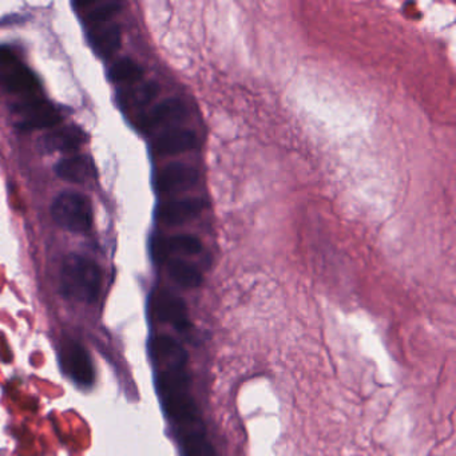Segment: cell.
Segmentation results:
<instances>
[{
  "label": "cell",
  "instance_id": "1",
  "mask_svg": "<svg viewBox=\"0 0 456 456\" xmlns=\"http://www.w3.org/2000/svg\"><path fill=\"white\" fill-rule=\"evenodd\" d=\"M151 354L162 370L157 375V391L170 423L175 427L183 456H216L199 405L191 392L188 352L175 338L157 336Z\"/></svg>",
  "mask_w": 456,
  "mask_h": 456
},
{
  "label": "cell",
  "instance_id": "2",
  "mask_svg": "<svg viewBox=\"0 0 456 456\" xmlns=\"http://www.w3.org/2000/svg\"><path fill=\"white\" fill-rule=\"evenodd\" d=\"M102 269L92 258L69 255L61 269V293L63 297L82 303H94L102 288Z\"/></svg>",
  "mask_w": 456,
  "mask_h": 456
},
{
  "label": "cell",
  "instance_id": "3",
  "mask_svg": "<svg viewBox=\"0 0 456 456\" xmlns=\"http://www.w3.org/2000/svg\"><path fill=\"white\" fill-rule=\"evenodd\" d=\"M52 216L61 228L73 233H85L93 225V208L84 194H60L52 205Z\"/></svg>",
  "mask_w": 456,
  "mask_h": 456
},
{
  "label": "cell",
  "instance_id": "4",
  "mask_svg": "<svg viewBox=\"0 0 456 456\" xmlns=\"http://www.w3.org/2000/svg\"><path fill=\"white\" fill-rule=\"evenodd\" d=\"M12 113L17 116L15 127L28 132L34 129H50L62 122L60 111L41 98L26 97L25 101L12 106Z\"/></svg>",
  "mask_w": 456,
  "mask_h": 456
},
{
  "label": "cell",
  "instance_id": "5",
  "mask_svg": "<svg viewBox=\"0 0 456 456\" xmlns=\"http://www.w3.org/2000/svg\"><path fill=\"white\" fill-rule=\"evenodd\" d=\"M200 173L191 165L172 162L162 167L154 178V188L159 193L188 191L199 183Z\"/></svg>",
  "mask_w": 456,
  "mask_h": 456
},
{
  "label": "cell",
  "instance_id": "6",
  "mask_svg": "<svg viewBox=\"0 0 456 456\" xmlns=\"http://www.w3.org/2000/svg\"><path fill=\"white\" fill-rule=\"evenodd\" d=\"M61 360L68 375L79 386H92L94 381V367L89 354L81 344L73 340L65 341L61 349Z\"/></svg>",
  "mask_w": 456,
  "mask_h": 456
},
{
  "label": "cell",
  "instance_id": "7",
  "mask_svg": "<svg viewBox=\"0 0 456 456\" xmlns=\"http://www.w3.org/2000/svg\"><path fill=\"white\" fill-rule=\"evenodd\" d=\"M208 208V201L200 197L164 202L156 210V218L167 226H178L199 217Z\"/></svg>",
  "mask_w": 456,
  "mask_h": 456
},
{
  "label": "cell",
  "instance_id": "8",
  "mask_svg": "<svg viewBox=\"0 0 456 456\" xmlns=\"http://www.w3.org/2000/svg\"><path fill=\"white\" fill-rule=\"evenodd\" d=\"M151 257L157 264H165L172 253L194 256L202 252V242L193 234H175V236H154L151 242Z\"/></svg>",
  "mask_w": 456,
  "mask_h": 456
},
{
  "label": "cell",
  "instance_id": "9",
  "mask_svg": "<svg viewBox=\"0 0 456 456\" xmlns=\"http://www.w3.org/2000/svg\"><path fill=\"white\" fill-rule=\"evenodd\" d=\"M153 311L159 322H167L175 330H188L191 328L185 301L169 290H161L154 296Z\"/></svg>",
  "mask_w": 456,
  "mask_h": 456
},
{
  "label": "cell",
  "instance_id": "10",
  "mask_svg": "<svg viewBox=\"0 0 456 456\" xmlns=\"http://www.w3.org/2000/svg\"><path fill=\"white\" fill-rule=\"evenodd\" d=\"M188 117V109L185 103L178 98H167L159 105L154 106L148 113L140 117L141 130H153L156 127L167 126V125L180 124Z\"/></svg>",
  "mask_w": 456,
  "mask_h": 456
},
{
  "label": "cell",
  "instance_id": "11",
  "mask_svg": "<svg viewBox=\"0 0 456 456\" xmlns=\"http://www.w3.org/2000/svg\"><path fill=\"white\" fill-rule=\"evenodd\" d=\"M86 142V134L81 127L66 126L52 130L39 138L37 148L42 153H55V151H77Z\"/></svg>",
  "mask_w": 456,
  "mask_h": 456
},
{
  "label": "cell",
  "instance_id": "12",
  "mask_svg": "<svg viewBox=\"0 0 456 456\" xmlns=\"http://www.w3.org/2000/svg\"><path fill=\"white\" fill-rule=\"evenodd\" d=\"M154 153L157 156H177V154L188 153L197 148L196 133L189 129L165 130L154 140Z\"/></svg>",
  "mask_w": 456,
  "mask_h": 456
},
{
  "label": "cell",
  "instance_id": "13",
  "mask_svg": "<svg viewBox=\"0 0 456 456\" xmlns=\"http://www.w3.org/2000/svg\"><path fill=\"white\" fill-rule=\"evenodd\" d=\"M0 86L12 94L30 95L39 89V81L30 69L18 62L0 68Z\"/></svg>",
  "mask_w": 456,
  "mask_h": 456
},
{
  "label": "cell",
  "instance_id": "14",
  "mask_svg": "<svg viewBox=\"0 0 456 456\" xmlns=\"http://www.w3.org/2000/svg\"><path fill=\"white\" fill-rule=\"evenodd\" d=\"M55 173L61 180L73 183H87L97 175L94 162L87 156H77L62 159L55 167Z\"/></svg>",
  "mask_w": 456,
  "mask_h": 456
},
{
  "label": "cell",
  "instance_id": "15",
  "mask_svg": "<svg viewBox=\"0 0 456 456\" xmlns=\"http://www.w3.org/2000/svg\"><path fill=\"white\" fill-rule=\"evenodd\" d=\"M89 42L98 57H110L121 49V28L118 26L111 25L108 28L93 30L89 34Z\"/></svg>",
  "mask_w": 456,
  "mask_h": 456
},
{
  "label": "cell",
  "instance_id": "16",
  "mask_svg": "<svg viewBox=\"0 0 456 456\" xmlns=\"http://www.w3.org/2000/svg\"><path fill=\"white\" fill-rule=\"evenodd\" d=\"M167 265L170 279L180 287L193 289L202 284V273L193 264L181 258H169Z\"/></svg>",
  "mask_w": 456,
  "mask_h": 456
},
{
  "label": "cell",
  "instance_id": "17",
  "mask_svg": "<svg viewBox=\"0 0 456 456\" xmlns=\"http://www.w3.org/2000/svg\"><path fill=\"white\" fill-rule=\"evenodd\" d=\"M159 92H161L159 85L157 82L149 81L141 85V86L125 90L121 93L119 100H121L122 106H127V108H145L151 101L159 97Z\"/></svg>",
  "mask_w": 456,
  "mask_h": 456
},
{
  "label": "cell",
  "instance_id": "18",
  "mask_svg": "<svg viewBox=\"0 0 456 456\" xmlns=\"http://www.w3.org/2000/svg\"><path fill=\"white\" fill-rule=\"evenodd\" d=\"M143 77V69L129 58L117 61L109 71V78L114 84H135Z\"/></svg>",
  "mask_w": 456,
  "mask_h": 456
},
{
  "label": "cell",
  "instance_id": "19",
  "mask_svg": "<svg viewBox=\"0 0 456 456\" xmlns=\"http://www.w3.org/2000/svg\"><path fill=\"white\" fill-rule=\"evenodd\" d=\"M119 9H121V4H100V6L95 7L94 10L89 12L87 20H90V22H102V20H109V18L116 15Z\"/></svg>",
  "mask_w": 456,
  "mask_h": 456
},
{
  "label": "cell",
  "instance_id": "20",
  "mask_svg": "<svg viewBox=\"0 0 456 456\" xmlns=\"http://www.w3.org/2000/svg\"><path fill=\"white\" fill-rule=\"evenodd\" d=\"M18 63L17 55L9 47L0 46V68H7V66Z\"/></svg>",
  "mask_w": 456,
  "mask_h": 456
}]
</instances>
